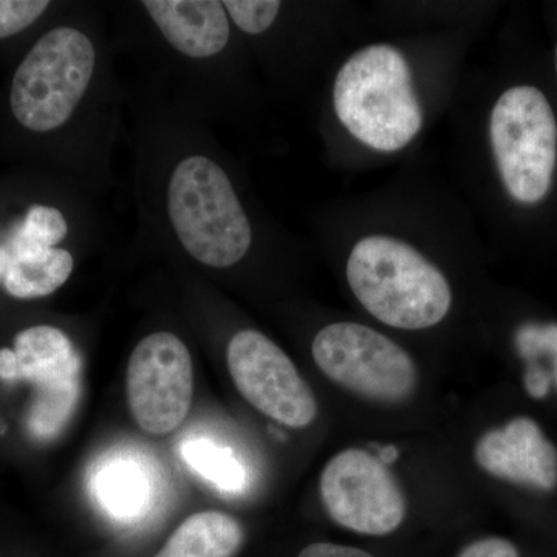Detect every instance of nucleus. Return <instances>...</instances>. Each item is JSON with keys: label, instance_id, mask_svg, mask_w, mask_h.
Segmentation results:
<instances>
[{"label": "nucleus", "instance_id": "obj_19", "mask_svg": "<svg viewBox=\"0 0 557 557\" xmlns=\"http://www.w3.org/2000/svg\"><path fill=\"white\" fill-rule=\"evenodd\" d=\"M298 557H375L368 552L344 545L330 544V542H318L304 548Z\"/></svg>", "mask_w": 557, "mask_h": 557}, {"label": "nucleus", "instance_id": "obj_1", "mask_svg": "<svg viewBox=\"0 0 557 557\" xmlns=\"http://www.w3.org/2000/svg\"><path fill=\"white\" fill-rule=\"evenodd\" d=\"M126 106L139 244L208 271L242 265L258 233L211 121L143 83Z\"/></svg>", "mask_w": 557, "mask_h": 557}, {"label": "nucleus", "instance_id": "obj_2", "mask_svg": "<svg viewBox=\"0 0 557 557\" xmlns=\"http://www.w3.org/2000/svg\"><path fill=\"white\" fill-rule=\"evenodd\" d=\"M124 104L112 39L89 3L36 39L9 90L14 123L35 137H64L76 188L97 200L112 186Z\"/></svg>", "mask_w": 557, "mask_h": 557}, {"label": "nucleus", "instance_id": "obj_8", "mask_svg": "<svg viewBox=\"0 0 557 557\" xmlns=\"http://www.w3.org/2000/svg\"><path fill=\"white\" fill-rule=\"evenodd\" d=\"M311 355L325 376L372 401H406L417 387L416 362L408 351L366 325L335 322L319 330Z\"/></svg>", "mask_w": 557, "mask_h": 557}, {"label": "nucleus", "instance_id": "obj_12", "mask_svg": "<svg viewBox=\"0 0 557 557\" xmlns=\"http://www.w3.org/2000/svg\"><path fill=\"white\" fill-rule=\"evenodd\" d=\"M474 458L487 474L552 491L557 486V449L536 421L518 417L480 437Z\"/></svg>", "mask_w": 557, "mask_h": 557}, {"label": "nucleus", "instance_id": "obj_3", "mask_svg": "<svg viewBox=\"0 0 557 557\" xmlns=\"http://www.w3.org/2000/svg\"><path fill=\"white\" fill-rule=\"evenodd\" d=\"M113 50L141 67L139 83L214 123L228 110L240 33L220 0H141L121 7Z\"/></svg>", "mask_w": 557, "mask_h": 557}, {"label": "nucleus", "instance_id": "obj_6", "mask_svg": "<svg viewBox=\"0 0 557 557\" xmlns=\"http://www.w3.org/2000/svg\"><path fill=\"white\" fill-rule=\"evenodd\" d=\"M490 145L509 199L536 207L557 170V120L547 95L531 84L509 87L491 110Z\"/></svg>", "mask_w": 557, "mask_h": 557}, {"label": "nucleus", "instance_id": "obj_20", "mask_svg": "<svg viewBox=\"0 0 557 557\" xmlns=\"http://www.w3.org/2000/svg\"><path fill=\"white\" fill-rule=\"evenodd\" d=\"M2 273H3V262H2V256H0V281H2Z\"/></svg>", "mask_w": 557, "mask_h": 557}, {"label": "nucleus", "instance_id": "obj_17", "mask_svg": "<svg viewBox=\"0 0 557 557\" xmlns=\"http://www.w3.org/2000/svg\"><path fill=\"white\" fill-rule=\"evenodd\" d=\"M51 9L49 0H0V40L30 30Z\"/></svg>", "mask_w": 557, "mask_h": 557}, {"label": "nucleus", "instance_id": "obj_10", "mask_svg": "<svg viewBox=\"0 0 557 557\" xmlns=\"http://www.w3.org/2000/svg\"><path fill=\"white\" fill-rule=\"evenodd\" d=\"M126 387L132 417L143 431H175L188 417L194 395V362L185 341L168 330L145 336L132 350Z\"/></svg>", "mask_w": 557, "mask_h": 557}, {"label": "nucleus", "instance_id": "obj_14", "mask_svg": "<svg viewBox=\"0 0 557 557\" xmlns=\"http://www.w3.org/2000/svg\"><path fill=\"white\" fill-rule=\"evenodd\" d=\"M244 537L240 523L230 515L197 512L175 530L156 557H234Z\"/></svg>", "mask_w": 557, "mask_h": 557}, {"label": "nucleus", "instance_id": "obj_4", "mask_svg": "<svg viewBox=\"0 0 557 557\" xmlns=\"http://www.w3.org/2000/svg\"><path fill=\"white\" fill-rule=\"evenodd\" d=\"M346 274L355 298L388 327H434L453 306L442 270L408 242L386 234L359 239L348 255Z\"/></svg>", "mask_w": 557, "mask_h": 557}, {"label": "nucleus", "instance_id": "obj_11", "mask_svg": "<svg viewBox=\"0 0 557 557\" xmlns=\"http://www.w3.org/2000/svg\"><path fill=\"white\" fill-rule=\"evenodd\" d=\"M231 379L242 397L263 416L289 428H306L318 403L288 355L259 330L234 333L226 347Z\"/></svg>", "mask_w": 557, "mask_h": 557}, {"label": "nucleus", "instance_id": "obj_18", "mask_svg": "<svg viewBox=\"0 0 557 557\" xmlns=\"http://www.w3.org/2000/svg\"><path fill=\"white\" fill-rule=\"evenodd\" d=\"M457 557H519V552L507 539L486 537L468 545Z\"/></svg>", "mask_w": 557, "mask_h": 557}, {"label": "nucleus", "instance_id": "obj_7", "mask_svg": "<svg viewBox=\"0 0 557 557\" xmlns=\"http://www.w3.org/2000/svg\"><path fill=\"white\" fill-rule=\"evenodd\" d=\"M0 381L33 387L25 417L28 434L50 442L67 428L83 388V357L64 330L33 325L0 348Z\"/></svg>", "mask_w": 557, "mask_h": 557}, {"label": "nucleus", "instance_id": "obj_15", "mask_svg": "<svg viewBox=\"0 0 557 557\" xmlns=\"http://www.w3.org/2000/svg\"><path fill=\"white\" fill-rule=\"evenodd\" d=\"M182 458L200 478L219 490L236 493L245 487V469L231 450L208 440H190L182 446Z\"/></svg>", "mask_w": 557, "mask_h": 557}, {"label": "nucleus", "instance_id": "obj_21", "mask_svg": "<svg viewBox=\"0 0 557 557\" xmlns=\"http://www.w3.org/2000/svg\"><path fill=\"white\" fill-rule=\"evenodd\" d=\"M555 72H556V78H557V42L555 47Z\"/></svg>", "mask_w": 557, "mask_h": 557}, {"label": "nucleus", "instance_id": "obj_5", "mask_svg": "<svg viewBox=\"0 0 557 557\" xmlns=\"http://www.w3.org/2000/svg\"><path fill=\"white\" fill-rule=\"evenodd\" d=\"M333 108L351 137L379 152L405 149L423 127L409 62L391 44L364 47L344 62Z\"/></svg>", "mask_w": 557, "mask_h": 557}, {"label": "nucleus", "instance_id": "obj_13", "mask_svg": "<svg viewBox=\"0 0 557 557\" xmlns=\"http://www.w3.org/2000/svg\"><path fill=\"white\" fill-rule=\"evenodd\" d=\"M94 493L112 518L134 522L148 512L152 480L145 465L134 458L116 457L98 469Z\"/></svg>", "mask_w": 557, "mask_h": 557}, {"label": "nucleus", "instance_id": "obj_16", "mask_svg": "<svg viewBox=\"0 0 557 557\" xmlns=\"http://www.w3.org/2000/svg\"><path fill=\"white\" fill-rule=\"evenodd\" d=\"M519 357L527 362L549 361V375L557 387V324L556 322H527L515 335Z\"/></svg>", "mask_w": 557, "mask_h": 557}, {"label": "nucleus", "instance_id": "obj_9", "mask_svg": "<svg viewBox=\"0 0 557 557\" xmlns=\"http://www.w3.org/2000/svg\"><path fill=\"white\" fill-rule=\"evenodd\" d=\"M319 493L333 522L369 536L394 533L408 511L397 479L368 450L346 449L333 457L322 471Z\"/></svg>", "mask_w": 557, "mask_h": 557}]
</instances>
